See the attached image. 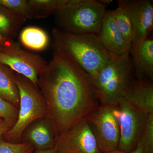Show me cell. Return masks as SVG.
<instances>
[{
	"label": "cell",
	"mask_w": 153,
	"mask_h": 153,
	"mask_svg": "<svg viewBox=\"0 0 153 153\" xmlns=\"http://www.w3.org/2000/svg\"><path fill=\"white\" fill-rule=\"evenodd\" d=\"M37 85L57 137L101 105L90 76L66 52L54 50Z\"/></svg>",
	"instance_id": "6da1fadb"
},
{
	"label": "cell",
	"mask_w": 153,
	"mask_h": 153,
	"mask_svg": "<svg viewBox=\"0 0 153 153\" xmlns=\"http://www.w3.org/2000/svg\"><path fill=\"white\" fill-rule=\"evenodd\" d=\"M52 48L70 54L82 70L93 78L116 56L108 52L97 34H76L55 27Z\"/></svg>",
	"instance_id": "7a4b0ae2"
},
{
	"label": "cell",
	"mask_w": 153,
	"mask_h": 153,
	"mask_svg": "<svg viewBox=\"0 0 153 153\" xmlns=\"http://www.w3.org/2000/svg\"><path fill=\"white\" fill-rule=\"evenodd\" d=\"M106 7L101 0H58L56 27L74 34L97 35Z\"/></svg>",
	"instance_id": "3957f363"
},
{
	"label": "cell",
	"mask_w": 153,
	"mask_h": 153,
	"mask_svg": "<svg viewBox=\"0 0 153 153\" xmlns=\"http://www.w3.org/2000/svg\"><path fill=\"white\" fill-rule=\"evenodd\" d=\"M130 54L115 56L96 76L90 77L100 104L116 106L133 79Z\"/></svg>",
	"instance_id": "277c9868"
},
{
	"label": "cell",
	"mask_w": 153,
	"mask_h": 153,
	"mask_svg": "<svg viewBox=\"0 0 153 153\" xmlns=\"http://www.w3.org/2000/svg\"><path fill=\"white\" fill-rule=\"evenodd\" d=\"M15 81L20 97L18 119L2 138L8 142L19 143H21V136L26 127L36 120L48 117V112L45 99L37 84L16 72Z\"/></svg>",
	"instance_id": "5b68a950"
},
{
	"label": "cell",
	"mask_w": 153,
	"mask_h": 153,
	"mask_svg": "<svg viewBox=\"0 0 153 153\" xmlns=\"http://www.w3.org/2000/svg\"><path fill=\"white\" fill-rule=\"evenodd\" d=\"M114 112L120 132L118 149L131 153L138 144L149 114L137 109L123 97L115 106Z\"/></svg>",
	"instance_id": "8992f818"
},
{
	"label": "cell",
	"mask_w": 153,
	"mask_h": 153,
	"mask_svg": "<svg viewBox=\"0 0 153 153\" xmlns=\"http://www.w3.org/2000/svg\"><path fill=\"white\" fill-rule=\"evenodd\" d=\"M115 106L101 105L86 117L100 151L105 153L118 149L120 127Z\"/></svg>",
	"instance_id": "52a82bcc"
},
{
	"label": "cell",
	"mask_w": 153,
	"mask_h": 153,
	"mask_svg": "<svg viewBox=\"0 0 153 153\" xmlns=\"http://www.w3.org/2000/svg\"><path fill=\"white\" fill-rule=\"evenodd\" d=\"M0 63L37 85L38 75L47 64L41 55L22 49L19 43L14 41L1 49Z\"/></svg>",
	"instance_id": "ba28073f"
},
{
	"label": "cell",
	"mask_w": 153,
	"mask_h": 153,
	"mask_svg": "<svg viewBox=\"0 0 153 153\" xmlns=\"http://www.w3.org/2000/svg\"><path fill=\"white\" fill-rule=\"evenodd\" d=\"M54 148L57 153H102L86 117L57 137Z\"/></svg>",
	"instance_id": "9c48e42d"
},
{
	"label": "cell",
	"mask_w": 153,
	"mask_h": 153,
	"mask_svg": "<svg viewBox=\"0 0 153 153\" xmlns=\"http://www.w3.org/2000/svg\"><path fill=\"white\" fill-rule=\"evenodd\" d=\"M128 13L132 25V46L148 38L153 30V4L149 0H118Z\"/></svg>",
	"instance_id": "30bf717a"
},
{
	"label": "cell",
	"mask_w": 153,
	"mask_h": 153,
	"mask_svg": "<svg viewBox=\"0 0 153 153\" xmlns=\"http://www.w3.org/2000/svg\"><path fill=\"white\" fill-rule=\"evenodd\" d=\"M56 134L49 117L40 118L26 127L21 136V143L30 145L35 150H47L55 147Z\"/></svg>",
	"instance_id": "8fae6325"
},
{
	"label": "cell",
	"mask_w": 153,
	"mask_h": 153,
	"mask_svg": "<svg viewBox=\"0 0 153 153\" xmlns=\"http://www.w3.org/2000/svg\"><path fill=\"white\" fill-rule=\"evenodd\" d=\"M99 40L108 51L116 56L130 53L131 46L127 44L116 25L113 10H106L100 30Z\"/></svg>",
	"instance_id": "7c38bea8"
},
{
	"label": "cell",
	"mask_w": 153,
	"mask_h": 153,
	"mask_svg": "<svg viewBox=\"0 0 153 153\" xmlns=\"http://www.w3.org/2000/svg\"><path fill=\"white\" fill-rule=\"evenodd\" d=\"M123 97L139 110L153 113V84L147 79H133L124 91Z\"/></svg>",
	"instance_id": "4fadbf2b"
},
{
	"label": "cell",
	"mask_w": 153,
	"mask_h": 153,
	"mask_svg": "<svg viewBox=\"0 0 153 153\" xmlns=\"http://www.w3.org/2000/svg\"><path fill=\"white\" fill-rule=\"evenodd\" d=\"M131 54L134 72L137 78L153 79V40L148 38L136 45L132 46Z\"/></svg>",
	"instance_id": "5bb4252c"
},
{
	"label": "cell",
	"mask_w": 153,
	"mask_h": 153,
	"mask_svg": "<svg viewBox=\"0 0 153 153\" xmlns=\"http://www.w3.org/2000/svg\"><path fill=\"white\" fill-rule=\"evenodd\" d=\"M15 74L8 66L0 63V97L19 109L20 97L15 81Z\"/></svg>",
	"instance_id": "9a60e30c"
},
{
	"label": "cell",
	"mask_w": 153,
	"mask_h": 153,
	"mask_svg": "<svg viewBox=\"0 0 153 153\" xmlns=\"http://www.w3.org/2000/svg\"><path fill=\"white\" fill-rule=\"evenodd\" d=\"M27 20L0 5V32L7 40L13 41Z\"/></svg>",
	"instance_id": "2e32d148"
},
{
	"label": "cell",
	"mask_w": 153,
	"mask_h": 153,
	"mask_svg": "<svg viewBox=\"0 0 153 153\" xmlns=\"http://www.w3.org/2000/svg\"><path fill=\"white\" fill-rule=\"evenodd\" d=\"M20 40L25 47L35 51L45 49L49 41L48 35L44 30L34 27L24 29L20 35Z\"/></svg>",
	"instance_id": "e0dca14e"
},
{
	"label": "cell",
	"mask_w": 153,
	"mask_h": 153,
	"mask_svg": "<svg viewBox=\"0 0 153 153\" xmlns=\"http://www.w3.org/2000/svg\"><path fill=\"white\" fill-rule=\"evenodd\" d=\"M116 25L127 44L131 46L133 28L129 15L124 9L118 6L113 10Z\"/></svg>",
	"instance_id": "ac0fdd59"
},
{
	"label": "cell",
	"mask_w": 153,
	"mask_h": 153,
	"mask_svg": "<svg viewBox=\"0 0 153 153\" xmlns=\"http://www.w3.org/2000/svg\"><path fill=\"white\" fill-rule=\"evenodd\" d=\"M33 19L54 16L57 11L58 0H29Z\"/></svg>",
	"instance_id": "d6986e66"
},
{
	"label": "cell",
	"mask_w": 153,
	"mask_h": 153,
	"mask_svg": "<svg viewBox=\"0 0 153 153\" xmlns=\"http://www.w3.org/2000/svg\"><path fill=\"white\" fill-rule=\"evenodd\" d=\"M0 5L23 19H33L29 0H0Z\"/></svg>",
	"instance_id": "ffe728a7"
},
{
	"label": "cell",
	"mask_w": 153,
	"mask_h": 153,
	"mask_svg": "<svg viewBox=\"0 0 153 153\" xmlns=\"http://www.w3.org/2000/svg\"><path fill=\"white\" fill-rule=\"evenodd\" d=\"M139 143L143 153H153V113L149 115Z\"/></svg>",
	"instance_id": "44dd1931"
},
{
	"label": "cell",
	"mask_w": 153,
	"mask_h": 153,
	"mask_svg": "<svg viewBox=\"0 0 153 153\" xmlns=\"http://www.w3.org/2000/svg\"><path fill=\"white\" fill-rule=\"evenodd\" d=\"M34 150L28 144L8 142L0 137V153H33Z\"/></svg>",
	"instance_id": "7402d4cb"
},
{
	"label": "cell",
	"mask_w": 153,
	"mask_h": 153,
	"mask_svg": "<svg viewBox=\"0 0 153 153\" xmlns=\"http://www.w3.org/2000/svg\"><path fill=\"white\" fill-rule=\"evenodd\" d=\"M19 109L13 105L0 97V117L16 123L18 119Z\"/></svg>",
	"instance_id": "603a6c76"
},
{
	"label": "cell",
	"mask_w": 153,
	"mask_h": 153,
	"mask_svg": "<svg viewBox=\"0 0 153 153\" xmlns=\"http://www.w3.org/2000/svg\"><path fill=\"white\" fill-rule=\"evenodd\" d=\"M15 123V122L12 121L4 119L0 120V137L9 131Z\"/></svg>",
	"instance_id": "cb8c5ba5"
},
{
	"label": "cell",
	"mask_w": 153,
	"mask_h": 153,
	"mask_svg": "<svg viewBox=\"0 0 153 153\" xmlns=\"http://www.w3.org/2000/svg\"><path fill=\"white\" fill-rule=\"evenodd\" d=\"M13 41H10L7 40L0 32V48L3 49L10 44Z\"/></svg>",
	"instance_id": "d4e9b609"
},
{
	"label": "cell",
	"mask_w": 153,
	"mask_h": 153,
	"mask_svg": "<svg viewBox=\"0 0 153 153\" xmlns=\"http://www.w3.org/2000/svg\"><path fill=\"white\" fill-rule=\"evenodd\" d=\"M33 153H57L55 148L47 150H35Z\"/></svg>",
	"instance_id": "484cf974"
},
{
	"label": "cell",
	"mask_w": 153,
	"mask_h": 153,
	"mask_svg": "<svg viewBox=\"0 0 153 153\" xmlns=\"http://www.w3.org/2000/svg\"><path fill=\"white\" fill-rule=\"evenodd\" d=\"M131 153H143L141 147L138 143L137 148Z\"/></svg>",
	"instance_id": "4316f807"
},
{
	"label": "cell",
	"mask_w": 153,
	"mask_h": 153,
	"mask_svg": "<svg viewBox=\"0 0 153 153\" xmlns=\"http://www.w3.org/2000/svg\"><path fill=\"white\" fill-rule=\"evenodd\" d=\"M127 153L125 152H123V151L120 150H119V149H117V150H116L111 151V152H106V153Z\"/></svg>",
	"instance_id": "83f0119b"
},
{
	"label": "cell",
	"mask_w": 153,
	"mask_h": 153,
	"mask_svg": "<svg viewBox=\"0 0 153 153\" xmlns=\"http://www.w3.org/2000/svg\"><path fill=\"white\" fill-rule=\"evenodd\" d=\"M101 1L105 6L111 4V3L112 2V1L111 0H101Z\"/></svg>",
	"instance_id": "f1b7e54d"
},
{
	"label": "cell",
	"mask_w": 153,
	"mask_h": 153,
	"mask_svg": "<svg viewBox=\"0 0 153 153\" xmlns=\"http://www.w3.org/2000/svg\"><path fill=\"white\" fill-rule=\"evenodd\" d=\"M3 119L1 118L0 117V120H1Z\"/></svg>",
	"instance_id": "f546056e"
},
{
	"label": "cell",
	"mask_w": 153,
	"mask_h": 153,
	"mask_svg": "<svg viewBox=\"0 0 153 153\" xmlns=\"http://www.w3.org/2000/svg\"><path fill=\"white\" fill-rule=\"evenodd\" d=\"M1 48H0V51H1Z\"/></svg>",
	"instance_id": "4dcf8cb0"
}]
</instances>
